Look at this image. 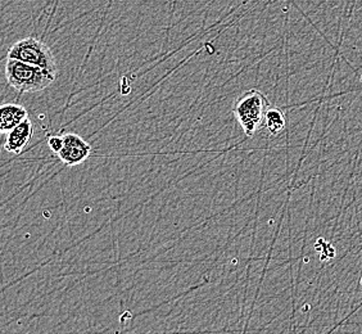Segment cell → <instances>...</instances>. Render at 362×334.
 <instances>
[{"mask_svg": "<svg viewBox=\"0 0 362 334\" xmlns=\"http://www.w3.org/2000/svg\"><path fill=\"white\" fill-rule=\"evenodd\" d=\"M6 77L8 84L20 93H37L56 81L57 72L20 59L8 58Z\"/></svg>", "mask_w": 362, "mask_h": 334, "instance_id": "6da1fadb", "label": "cell"}, {"mask_svg": "<svg viewBox=\"0 0 362 334\" xmlns=\"http://www.w3.org/2000/svg\"><path fill=\"white\" fill-rule=\"evenodd\" d=\"M270 102L262 91L250 89L244 91L234 103V115L247 137H253L265 122L266 112Z\"/></svg>", "mask_w": 362, "mask_h": 334, "instance_id": "7a4b0ae2", "label": "cell"}, {"mask_svg": "<svg viewBox=\"0 0 362 334\" xmlns=\"http://www.w3.org/2000/svg\"><path fill=\"white\" fill-rule=\"evenodd\" d=\"M8 58L20 59L23 62L35 64L42 69L57 72V63L52 50L45 42L28 36L22 40L14 42L8 50Z\"/></svg>", "mask_w": 362, "mask_h": 334, "instance_id": "3957f363", "label": "cell"}, {"mask_svg": "<svg viewBox=\"0 0 362 334\" xmlns=\"http://www.w3.org/2000/svg\"><path fill=\"white\" fill-rule=\"evenodd\" d=\"M63 137H64V146L57 156L64 165L77 166L90 157L93 148L80 135L74 132H67Z\"/></svg>", "mask_w": 362, "mask_h": 334, "instance_id": "277c9868", "label": "cell"}, {"mask_svg": "<svg viewBox=\"0 0 362 334\" xmlns=\"http://www.w3.org/2000/svg\"><path fill=\"white\" fill-rule=\"evenodd\" d=\"M33 135H34V125L28 119L8 132L4 149L9 154H21L22 149H25L30 143V140L33 139Z\"/></svg>", "mask_w": 362, "mask_h": 334, "instance_id": "5b68a950", "label": "cell"}, {"mask_svg": "<svg viewBox=\"0 0 362 334\" xmlns=\"http://www.w3.org/2000/svg\"><path fill=\"white\" fill-rule=\"evenodd\" d=\"M28 119V113L25 107L13 103L3 105L0 108V132L8 134Z\"/></svg>", "mask_w": 362, "mask_h": 334, "instance_id": "8992f818", "label": "cell"}, {"mask_svg": "<svg viewBox=\"0 0 362 334\" xmlns=\"http://www.w3.org/2000/svg\"><path fill=\"white\" fill-rule=\"evenodd\" d=\"M264 125L272 135H279L280 132H284L286 120L283 110H280L278 107H270L266 112Z\"/></svg>", "mask_w": 362, "mask_h": 334, "instance_id": "52a82bcc", "label": "cell"}, {"mask_svg": "<svg viewBox=\"0 0 362 334\" xmlns=\"http://www.w3.org/2000/svg\"><path fill=\"white\" fill-rule=\"evenodd\" d=\"M63 146H64V137L63 135H50V137H48V146L53 154H59Z\"/></svg>", "mask_w": 362, "mask_h": 334, "instance_id": "ba28073f", "label": "cell"}]
</instances>
